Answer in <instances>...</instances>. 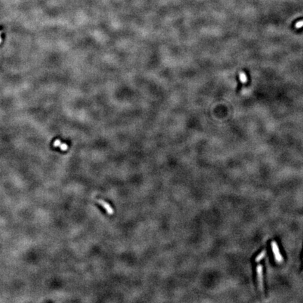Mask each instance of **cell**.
Wrapping results in <instances>:
<instances>
[{
    "instance_id": "7a4b0ae2",
    "label": "cell",
    "mask_w": 303,
    "mask_h": 303,
    "mask_svg": "<svg viewBox=\"0 0 303 303\" xmlns=\"http://www.w3.org/2000/svg\"><path fill=\"white\" fill-rule=\"evenodd\" d=\"M271 249H272V251H273V253H274V259H275V260L279 263H282V262L284 261V257L283 256H282V254H281L280 251H279V246H278L277 243L275 241H271Z\"/></svg>"
},
{
    "instance_id": "277c9868",
    "label": "cell",
    "mask_w": 303,
    "mask_h": 303,
    "mask_svg": "<svg viewBox=\"0 0 303 303\" xmlns=\"http://www.w3.org/2000/svg\"><path fill=\"white\" fill-rule=\"evenodd\" d=\"M53 146H54L55 147H60V150H62V151H65V150H67V149H68V145L61 142L59 140H55V142H53Z\"/></svg>"
},
{
    "instance_id": "3957f363",
    "label": "cell",
    "mask_w": 303,
    "mask_h": 303,
    "mask_svg": "<svg viewBox=\"0 0 303 303\" xmlns=\"http://www.w3.org/2000/svg\"><path fill=\"white\" fill-rule=\"evenodd\" d=\"M97 202H98L99 204L101 205L102 206H103V208L106 210V211L107 212L108 214L109 215L114 214V210H113V208L111 207V206L107 202H105V201L102 200V199H98V200H97Z\"/></svg>"
},
{
    "instance_id": "ba28073f",
    "label": "cell",
    "mask_w": 303,
    "mask_h": 303,
    "mask_svg": "<svg viewBox=\"0 0 303 303\" xmlns=\"http://www.w3.org/2000/svg\"><path fill=\"white\" fill-rule=\"evenodd\" d=\"M1 32H0V43H1Z\"/></svg>"
},
{
    "instance_id": "5b68a950",
    "label": "cell",
    "mask_w": 303,
    "mask_h": 303,
    "mask_svg": "<svg viewBox=\"0 0 303 303\" xmlns=\"http://www.w3.org/2000/svg\"><path fill=\"white\" fill-rule=\"evenodd\" d=\"M265 255H266V250L264 249L263 251H262V252L260 253L258 255H257V257H255V261L256 262V263H258V262H260V260H263L264 257H265Z\"/></svg>"
},
{
    "instance_id": "52a82bcc",
    "label": "cell",
    "mask_w": 303,
    "mask_h": 303,
    "mask_svg": "<svg viewBox=\"0 0 303 303\" xmlns=\"http://www.w3.org/2000/svg\"><path fill=\"white\" fill-rule=\"evenodd\" d=\"M300 21H303V17H301V18H298V19H296V21H295L294 23H298V22H300Z\"/></svg>"
},
{
    "instance_id": "8992f818",
    "label": "cell",
    "mask_w": 303,
    "mask_h": 303,
    "mask_svg": "<svg viewBox=\"0 0 303 303\" xmlns=\"http://www.w3.org/2000/svg\"><path fill=\"white\" fill-rule=\"evenodd\" d=\"M240 79H241V81H242V82H246V81H247V77H246V75H245L244 73H240Z\"/></svg>"
},
{
    "instance_id": "6da1fadb",
    "label": "cell",
    "mask_w": 303,
    "mask_h": 303,
    "mask_svg": "<svg viewBox=\"0 0 303 303\" xmlns=\"http://www.w3.org/2000/svg\"><path fill=\"white\" fill-rule=\"evenodd\" d=\"M257 271V285H258V289L260 290L262 296L265 297V290H264L263 285V267L262 265H258L256 267Z\"/></svg>"
}]
</instances>
